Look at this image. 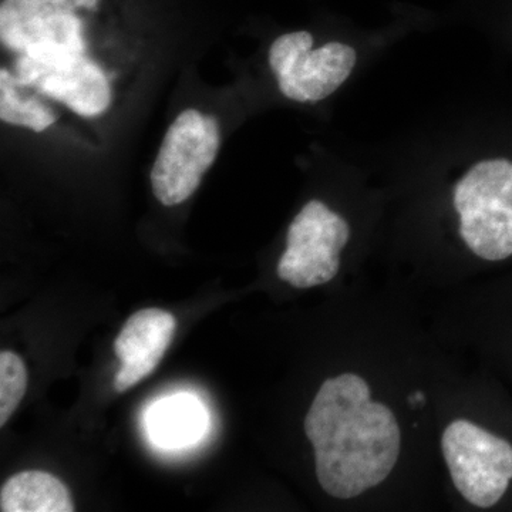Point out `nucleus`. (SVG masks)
Here are the masks:
<instances>
[{
	"mask_svg": "<svg viewBox=\"0 0 512 512\" xmlns=\"http://www.w3.org/2000/svg\"><path fill=\"white\" fill-rule=\"evenodd\" d=\"M100 0H2L3 47L43 66L86 55L80 12H93Z\"/></svg>",
	"mask_w": 512,
	"mask_h": 512,
	"instance_id": "obj_1",
	"label": "nucleus"
},
{
	"mask_svg": "<svg viewBox=\"0 0 512 512\" xmlns=\"http://www.w3.org/2000/svg\"><path fill=\"white\" fill-rule=\"evenodd\" d=\"M221 127L214 116L197 109L181 111L165 133L151 187L165 207L183 204L200 187L220 153Z\"/></svg>",
	"mask_w": 512,
	"mask_h": 512,
	"instance_id": "obj_2",
	"label": "nucleus"
},
{
	"mask_svg": "<svg viewBox=\"0 0 512 512\" xmlns=\"http://www.w3.org/2000/svg\"><path fill=\"white\" fill-rule=\"evenodd\" d=\"M309 32L279 36L269 49V66L275 73L279 89L288 99L319 101L346 82L356 64L353 47L330 42L312 50Z\"/></svg>",
	"mask_w": 512,
	"mask_h": 512,
	"instance_id": "obj_3",
	"label": "nucleus"
},
{
	"mask_svg": "<svg viewBox=\"0 0 512 512\" xmlns=\"http://www.w3.org/2000/svg\"><path fill=\"white\" fill-rule=\"evenodd\" d=\"M349 238L348 222L322 201H309L288 229L279 278L295 288L328 284L338 274L339 252Z\"/></svg>",
	"mask_w": 512,
	"mask_h": 512,
	"instance_id": "obj_4",
	"label": "nucleus"
},
{
	"mask_svg": "<svg viewBox=\"0 0 512 512\" xmlns=\"http://www.w3.org/2000/svg\"><path fill=\"white\" fill-rule=\"evenodd\" d=\"M13 76L20 87H32L86 119L103 114L113 99L106 73L86 55L55 66L16 56Z\"/></svg>",
	"mask_w": 512,
	"mask_h": 512,
	"instance_id": "obj_5",
	"label": "nucleus"
},
{
	"mask_svg": "<svg viewBox=\"0 0 512 512\" xmlns=\"http://www.w3.org/2000/svg\"><path fill=\"white\" fill-rule=\"evenodd\" d=\"M175 329L173 313L163 309H141L128 318L114 342L121 363L114 377L117 392H126L156 370L173 342Z\"/></svg>",
	"mask_w": 512,
	"mask_h": 512,
	"instance_id": "obj_6",
	"label": "nucleus"
},
{
	"mask_svg": "<svg viewBox=\"0 0 512 512\" xmlns=\"http://www.w3.org/2000/svg\"><path fill=\"white\" fill-rule=\"evenodd\" d=\"M70 491L46 471H22L5 481L0 490L2 512H72Z\"/></svg>",
	"mask_w": 512,
	"mask_h": 512,
	"instance_id": "obj_7",
	"label": "nucleus"
},
{
	"mask_svg": "<svg viewBox=\"0 0 512 512\" xmlns=\"http://www.w3.org/2000/svg\"><path fill=\"white\" fill-rule=\"evenodd\" d=\"M9 70H0V120L12 126L25 127L42 133L56 123L59 116L36 97H25Z\"/></svg>",
	"mask_w": 512,
	"mask_h": 512,
	"instance_id": "obj_8",
	"label": "nucleus"
},
{
	"mask_svg": "<svg viewBox=\"0 0 512 512\" xmlns=\"http://www.w3.org/2000/svg\"><path fill=\"white\" fill-rule=\"evenodd\" d=\"M151 431L164 446H181L200 433V407L190 399L161 403L150 417Z\"/></svg>",
	"mask_w": 512,
	"mask_h": 512,
	"instance_id": "obj_9",
	"label": "nucleus"
},
{
	"mask_svg": "<svg viewBox=\"0 0 512 512\" xmlns=\"http://www.w3.org/2000/svg\"><path fill=\"white\" fill-rule=\"evenodd\" d=\"M28 389V370L16 353H0V426H5L18 409Z\"/></svg>",
	"mask_w": 512,
	"mask_h": 512,
	"instance_id": "obj_10",
	"label": "nucleus"
},
{
	"mask_svg": "<svg viewBox=\"0 0 512 512\" xmlns=\"http://www.w3.org/2000/svg\"><path fill=\"white\" fill-rule=\"evenodd\" d=\"M414 397H416L417 402H419L420 404L424 403V394L423 393L417 392L416 394H414Z\"/></svg>",
	"mask_w": 512,
	"mask_h": 512,
	"instance_id": "obj_11",
	"label": "nucleus"
}]
</instances>
